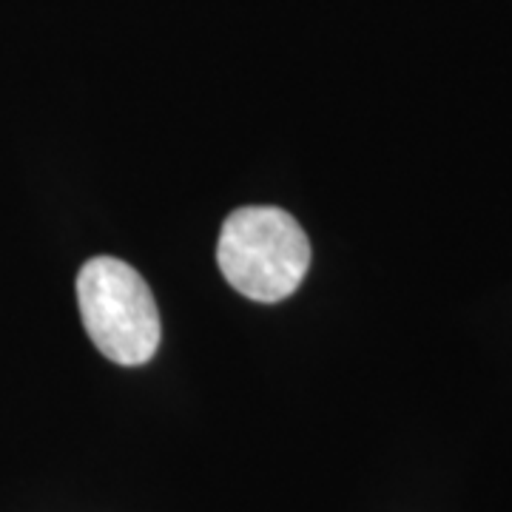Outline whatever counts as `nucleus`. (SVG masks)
<instances>
[{"instance_id":"nucleus-1","label":"nucleus","mask_w":512,"mask_h":512,"mask_svg":"<svg viewBox=\"0 0 512 512\" xmlns=\"http://www.w3.org/2000/svg\"><path fill=\"white\" fill-rule=\"evenodd\" d=\"M217 262L234 291L274 305L302 285L311 268V242L288 211L251 205L222 225Z\"/></svg>"},{"instance_id":"nucleus-2","label":"nucleus","mask_w":512,"mask_h":512,"mask_svg":"<svg viewBox=\"0 0 512 512\" xmlns=\"http://www.w3.org/2000/svg\"><path fill=\"white\" fill-rule=\"evenodd\" d=\"M77 305L94 348L111 362L146 365L160 348L163 328L154 293L123 259H89L77 274Z\"/></svg>"}]
</instances>
